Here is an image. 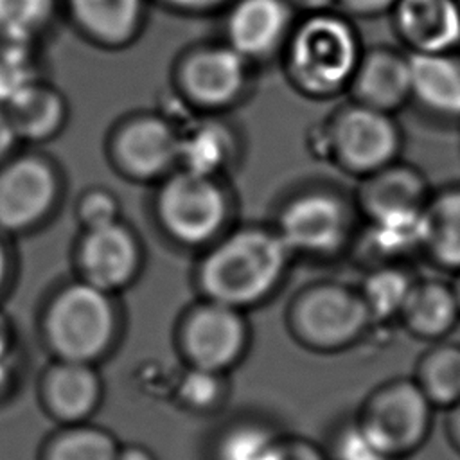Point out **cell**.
<instances>
[{
  "instance_id": "obj_9",
  "label": "cell",
  "mask_w": 460,
  "mask_h": 460,
  "mask_svg": "<svg viewBox=\"0 0 460 460\" xmlns=\"http://www.w3.org/2000/svg\"><path fill=\"white\" fill-rule=\"evenodd\" d=\"M248 341L244 311L212 300L196 307L181 331V345L192 367L219 374L244 356Z\"/></svg>"
},
{
  "instance_id": "obj_4",
  "label": "cell",
  "mask_w": 460,
  "mask_h": 460,
  "mask_svg": "<svg viewBox=\"0 0 460 460\" xmlns=\"http://www.w3.org/2000/svg\"><path fill=\"white\" fill-rule=\"evenodd\" d=\"M402 149L397 117L352 99L331 110L311 135L313 155L354 180L402 158Z\"/></svg>"
},
{
  "instance_id": "obj_20",
  "label": "cell",
  "mask_w": 460,
  "mask_h": 460,
  "mask_svg": "<svg viewBox=\"0 0 460 460\" xmlns=\"http://www.w3.org/2000/svg\"><path fill=\"white\" fill-rule=\"evenodd\" d=\"M397 323L415 340H446L460 323L453 284L437 277H417Z\"/></svg>"
},
{
  "instance_id": "obj_7",
  "label": "cell",
  "mask_w": 460,
  "mask_h": 460,
  "mask_svg": "<svg viewBox=\"0 0 460 460\" xmlns=\"http://www.w3.org/2000/svg\"><path fill=\"white\" fill-rule=\"evenodd\" d=\"M111 293L86 282L68 284L50 304L45 331L59 359L92 363L115 336L117 313Z\"/></svg>"
},
{
  "instance_id": "obj_28",
  "label": "cell",
  "mask_w": 460,
  "mask_h": 460,
  "mask_svg": "<svg viewBox=\"0 0 460 460\" xmlns=\"http://www.w3.org/2000/svg\"><path fill=\"white\" fill-rule=\"evenodd\" d=\"M113 437L99 428L72 424L56 435L45 453V460H115Z\"/></svg>"
},
{
  "instance_id": "obj_25",
  "label": "cell",
  "mask_w": 460,
  "mask_h": 460,
  "mask_svg": "<svg viewBox=\"0 0 460 460\" xmlns=\"http://www.w3.org/2000/svg\"><path fill=\"white\" fill-rule=\"evenodd\" d=\"M68 5L79 27L108 45L131 40L142 22V0H68Z\"/></svg>"
},
{
  "instance_id": "obj_2",
  "label": "cell",
  "mask_w": 460,
  "mask_h": 460,
  "mask_svg": "<svg viewBox=\"0 0 460 460\" xmlns=\"http://www.w3.org/2000/svg\"><path fill=\"white\" fill-rule=\"evenodd\" d=\"M359 225L354 192L329 178L295 185L280 199L271 223L293 259L311 264L349 259Z\"/></svg>"
},
{
  "instance_id": "obj_34",
  "label": "cell",
  "mask_w": 460,
  "mask_h": 460,
  "mask_svg": "<svg viewBox=\"0 0 460 460\" xmlns=\"http://www.w3.org/2000/svg\"><path fill=\"white\" fill-rule=\"evenodd\" d=\"M77 216L83 223L84 230L108 225L111 221L119 219V205L111 192L95 189L86 192L79 205H77Z\"/></svg>"
},
{
  "instance_id": "obj_1",
  "label": "cell",
  "mask_w": 460,
  "mask_h": 460,
  "mask_svg": "<svg viewBox=\"0 0 460 460\" xmlns=\"http://www.w3.org/2000/svg\"><path fill=\"white\" fill-rule=\"evenodd\" d=\"M293 262L271 225H246L212 246L198 279L208 300L244 311L275 296Z\"/></svg>"
},
{
  "instance_id": "obj_19",
  "label": "cell",
  "mask_w": 460,
  "mask_h": 460,
  "mask_svg": "<svg viewBox=\"0 0 460 460\" xmlns=\"http://www.w3.org/2000/svg\"><path fill=\"white\" fill-rule=\"evenodd\" d=\"M424 210L361 221L349 259L361 270L379 264H411L422 257Z\"/></svg>"
},
{
  "instance_id": "obj_35",
  "label": "cell",
  "mask_w": 460,
  "mask_h": 460,
  "mask_svg": "<svg viewBox=\"0 0 460 460\" xmlns=\"http://www.w3.org/2000/svg\"><path fill=\"white\" fill-rule=\"evenodd\" d=\"M275 460H329L325 447L298 435H280Z\"/></svg>"
},
{
  "instance_id": "obj_15",
  "label": "cell",
  "mask_w": 460,
  "mask_h": 460,
  "mask_svg": "<svg viewBox=\"0 0 460 460\" xmlns=\"http://www.w3.org/2000/svg\"><path fill=\"white\" fill-rule=\"evenodd\" d=\"M440 128H460V52L410 54V102Z\"/></svg>"
},
{
  "instance_id": "obj_31",
  "label": "cell",
  "mask_w": 460,
  "mask_h": 460,
  "mask_svg": "<svg viewBox=\"0 0 460 460\" xmlns=\"http://www.w3.org/2000/svg\"><path fill=\"white\" fill-rule=\"evenodd\" d=\"M38 83L34 61L27 50V43L7 41L0 43V104L5 106L18 93Z\"/></svg>"
},
{
  "instance_id": "obj_18",
  "label": "cell",
  "mask_w": 460,
  "mask_h": 460,
  "mask_svg": "<svg viewBox=\"0 0 460 460\" xmlns=\"http://www.w3.org/2000/svg\"><path fill=\"white\" fill-rule=\"evenodd\" d=\"M115 153L133 176H164L180 162V131L162 117H138L117 135Z\"/></svg>"
},
{
  "instance_id": "obj_36",
  "label": "cell",
  "mask_w": 460,
  "mask_h": 460,
  "mask_svg": "<svg viewBox=\"0 0 460 460\" xmlns=\"http://www.w3.org/2000/svg\"><path fill=\"white\" fill-rule=\"evenodd\" d=\"M397 2L399 0H338L336 9L352 20H367L390 14Z\"/></svg>"
},
{
  "instance_id": "obj_44",
  "label": "cell",
  "mask_w": 460,
  "mask_h": 460,
  "mask_svg": "<svg viewBox=\"0 0 460 460\" xmlns=\"http://www.w3.org/2000/svg\"><path fill=\"white\" fill-rule=\"evenodd\" d=\"M451 284H453V289H455V295H456V300H458V307H460V271L453 275Z\"/></svg>"
},
{
  "instance_id": "obj_10",
  "label": "cell",
  "mask_w": 460,
  "mask_h": 460,
  "mask_svg": "<svg viewBox=\"0 0 460 460\" xmlns=\"http://www.w3.org/2000/svg\"><path fill=\"white\" fill-rule=\"evenodd\" d=\"M296 18L288 0H237L225 23L226 45L252 65L280 58Z\"/></svg>"
},
{
  "instance_id": "obj_6",
  "label": "cell",
  "mask_w": 460,
  "mask_h": 460,
  "mask_svg": "<svg viewBox=\"0 0 460 460\" xmlns=\"http://www.w3.org/2000/svg\"><path fill=\"white\" fill-rule=\"evenodd\" d=\"M435 406L413 377L377 385L359 404L352 420L363 438L385 458L404 460L429 438Z\"/></svg>"
},
{
  "instance_id": "obj_27",
  "label": "cell",
  "mask_w": 460,
  "mask_h": 460,
  "mask_svg": "<svg viewBox=\"0 0 460 460\" xmlns=\"http://www.w3.org/2000/svg\"><path fill=\"white\" fill-rule=\"evenodd\" d=\"M435 410H447L460 401V343L440 340L417 359L411 376Z\"/></svg>"
},
{
  "instance_id": "obj_12",
  "label": "cell",
  "mask_w": 460,
  "mask_h": 460,
  "mask_svg": "<svg viewBox=\"0 0 460 460\" xmlns=\"http://www.w3.org/2000/svg\"><path fill=\"white\" fill-rule=\"evenodd\" d=\"M250 75L252 63L226 43L192 52L180 70L183 93L203 108L237 102L250 86Z\"/></svg>"
},
{
  "instance_id": "obj_3",
  "label": "cell",
  "mask_w": 460,
  "mask_h": 460,
  "mask_svg": "<svg viewBox=\"0 0 460 460\" xmlns=\"http://www.w3.org/2000/svg\"><path fill=\"white\" fill-rule=\"evenodd\" d=\"M363 49L356 20L329 9L298 14L279 59L298 95L323 102L347 95Z\"/></svg>"
},
{
  "instance_id": "obj_13",
  "label": "cell",
  "mask_w": 460,
  "mask_h": 460,
  "mask_svg": "<svg viewBox=\"0 0 460 460\" xmlns=\"http://www.w3.org/2000/svg\"><path fill=\"white\" fill-rule=\"evenodd\" d=\"M431 190L428 176L402 158L356 180L352 189L361 221L419 214Z\"/></svg>"
},
{
  "instance_id": "obj_45",
  "label": "cell",
  "mask_w": 460,
  "mask_h": 460,
  "mask_svg": "<svg viewBox=\"0 0 460 460\" xmlns=\"http://www.w3.org/2000/svg\"><path fill=\"white\" fill-rule=\"evenodd\" d=\"M0 43H2V38H0Z\"/></svg>"
},
{
  "instance_id": "obj_43",
  "label": "cell",
  "mask_w": 460,
  "mask_h": 460,
  "mask_svg": "<svg viewBox=\"0 0 460 460\" xmlns=\"http://www.w3.org/2000/svg\"><path fill=\"white\" fill-rule=\"evenodd\" d=\"M7 367V345L5 341L0 338V376L4 374V368Z\"/></svg>"
},
{
  "instance_id": "obj_5",
  "label": "cell",
  "mask_w": 460,
  "mask_h": 460,
  "mask_svg": "<svg viewBox=\"0 0 460 460\" xmlns=\"http://www.w3.org/2000/svg\"><path fill=\"white\" fill-rule=\"evenodd\" d=\"M291 338L314 354H338L359 345L374 329L356 284L323 277L304 284L286 309Z\"/></svg>"
},
{
  "instance_id": "obj_41",
  "label": "cell",
  "mask_w": 460,
  "mask_h": 460,
  "mask_svg": "<svg viewBox=\"0 0 460 460\" xmlns=\"http://www.w3.org/2000/svg\"><path fill=\"white\" fill-rule=\"evenodd\" d=\"M115 460H155L153 455L149 451H146L144 447H138V446H131V447H126L122 451H117V456Z\"/></svg>"
},
{
  "instance_id": "obj_23",
  "label": "cell",
  "mask_w": 460,
  "mask_h": 460,
  "mask_svg": "<svg viewBox=\"0 0 460 460\" xmlns=\"http://www.w3.org/2000/svg\"><path fill=\"white\" fill-rule=\"evenodd\" d=\"M237 153L234 131L219 120H201L180 133V169L216 178L234 164Z\"/></svg>"
},
{
  "instance_id": "obj_22",
  "label": "cell",
  "mask_w": 460,
  "mask_h": 460,
  "mask_svg": "<svg viewBox=\"0 0 460 460\" xmlns=\"http://www.w3.org/2000/svg\"><path fill=\"white\" fill-rule=\"evenodd\" d=\"M422 259L446 273L460 271V181L431 190L424 208Z\"/></svg>"
},
{
  "instance_id": "obj_38",
  "label": "cell",
  "mask_w": 460,
  "mask_h": 460,
  "mask_svg": "<svg viewBox=\"0 0 460 460\" xmlns=\"http://www.w3.org/2000/svg\"><path fill=\"white\" fill-rule=\"evenodd\" d=\"M16 140H18V135H16L5 110L0 108V162H4L7 158V155L13 151Z\"/></svg>"
},
{
  "instance_id": "obj_26",
  "label": "cell",
  "mask_w": 460,
  "mask_h": 460,
  "mask_svg": "<svg viewBox=\"0 0 460 460\" xmlns=\"http://www.w3.org/2000/svg\"><path fill=\"white\" fill-rule=\"evenodd\" d=\"M18 138L43 140L52 137L63 124L66 108L63 97L40 81L18 93L4 106Z\"/></svg>"
},
{
  "instance_id": "obj_16",
  "label": "cell",
  "mask_w": 460,
  "mask_h": 460,
  "mask_svg": "<svg viewBox=\"0 0 460 460\" xmlns=\"http://www.w3.org/2000/svg\"><path fill=\"white\" fill-rule=\"evenodd\" d=\"M349 99L397 115L410 102V54L401 47H365L347 90Z\"/></svg>"
},
{
  "instance_id": "obj_30",
  "label": "cell",
  "mask_w": 460,
  "mask_h": 460,
  "mask_svg": "<svg viewBox=\"0 0 460 460\" xmlns=\"http://www.w3.org/2000/svg\"><path fill=\"white\" fill-rule=\"evenodd\" d=\"M52 0H0V38L27 43L50 18Z\"/></svg>"
},
{
  "instance_id": "obj_33",
  "label": "cell",
  "mask_w": 460,
  "mask_h": 460,
  "mask_svg": "<svg viewBox=\"0 0 460 460\" xmlns=\"http://www.w3.org/2000/svg\"><path fill=\"white\" fill-rule=\"evenodd\" d=\"M325 453L329 460H388L363 438L352 419L336 428Z\"/></svg>"
},
{
  "instance_id": "obj_11",
  "label": "cell",
  "mask_w": 460,
  "mask_h": 460,
  "mask_svg": "<svg viewBox=\"0 0 460 460\" xmlns=\"http://www.w3.org/2000/svg\"><path fill=\"white\" fill-rule=\"evenodd\" d=\"M58 198V176L49 162L22 156L0 169V228L23 230L41 221Z\"/></svg>"
},
{
  "instance_id": "obj_8",
  "label": "cell",
  "mask_w": 460,
  "mask_h": 460,
  "mask_svg": "<svg viewBox=\"0 0 460 460\" xmlns=\"http://www.w3.org/2000/svg\"><path fill=\"white\" fill-rule=\"evenodd\" d=\"M156 212L169 235L185 244H201L221 234L230 201L217 178L180 169L164 181Z\"/></svg>"
},
{
  "instance_id": "obj_29",
  "label": "cell",
  "mask_w": 460,
  "mask_h": 460,
  "mask_svg": "<svg viewBox=\"0 0 460 460\" xmlns=\"http://www.w3.org/2000/svg\"><path fill=\"white\" fill-rule=\"evenodd\" d=\"M280 435L264 424H239L217 444V460H275Z\"/></svg>"
},
{
  "instance_id": "obj_14",
  "label": "cell",
  "mask_w": 460,
  "mask_h": 460,
  "mask_svg": "<svg viewBox=\"0 0 460 460\" xmlns=\"http://www.w3.org/2000/svg\"><path fill=\"white\" fill-rule=\"evenodd\" d=\"M388 16L408 54L460 52V0H399Z\"/></svg>"
},
{
  "instance_id": "obj_17",
  "label": "cell",
  "mask_w": 460,
  "mask_h": 460,
  "mask_svg": "<svg viewBox=\"0 0 460 460\" xmlns=\"http://www.w3.org/2000/svg\"><path fill=\"white\" fill-rule=\"evenodd\" d=\"M79 266L83 280L111 293L137 275L140 266L138 241L119 219L90 228L79 244Z\"/></svg>"
},
{
  "instance_id": "obj_42",
  "label": "cell",
  "mask_w": 460,
  "mask_h": 460,
  "mask_svg": "<svg viewBox=\"0 0 460 460\" xmlns=\"http://www.w3.org/2000/svg\"><path fill=\"white\" fill-rule=\"evenodd\" d=\"M9 273V255H7V248L4 244V241L0 239V289L5 284Z\"/></svg>"
},
{
  "instance_id": "obj_40",
  "label": "cell",
  "mask_w": 460,
  "mask_h": 460,
  "mask_svg": "<svg viewBox=\"0 0 460 460\" xmlns=\"http://www.w3.org/2000/svg\"><path fill=\"white\" fill-rule=\"evenodd\" d=\"M162 2L183 11H207L225 4L226 0H162Z\"/></svg>"
},
{
  "instance_id": "obj_21",
  "label": "cell",
  "mask_w": 460,
  "mask_h": 460,
  "mask_svg": "<svg viewBox=\"0 0 460 460\" xmlns=\"http://www.w3.org/2000/svg\"><path fill=\"white\" fill-rule=\"evenodd\" d=\"M43 397L58 420L79 424L99 404L101 379L92 363L59 359L45 376Z\"/></svg>"
},
{
  "instance_id": "obj_37",
  "label": "cell",
  "mask_w": 460,
  "mask_h": 460,
  "mask_svg": "<svg viewBox=\"0 0 460 460\" xmlns=\"http://www.w3.org/2000/svg\"><path fill=\"white\" fill-rule=\"evenodd\" d=\"M444 411H446L444 429H446L447 442L460 455V401Z\"/></svg>"
},
{
  "instance_id": "obj_39",
  "label": "cell",
  "mask_w": 460,
  "mask_h": 460,
  "mask_svg": "<svg viewBox=\"0 0 460 460\" xmlns=\"http://www.w3.org/2000/svg\"><path fill=\"white\" fill-rule=\"evenodd\" d=\"M289 5L296 11V14H309L336 9L338 0H288Z\"/></svg>"
},
{
  "instance_id": "obj_24",
  "label": "cell",
  "mask_w": 460,
  "mask_h": 460,
  "mask_svg": "<svg viewBox=\"0 0 460 460\" xmlns=\"http://www.w3.org/2000/svg\"><path fill=\"white\" fill-rule=\"evenodd\" d=\"M417 277L411 264H379L363 270L356 286L374 327L399 320Z\"/></svg>"
},
{
  "instance_id": "obj_32",
  "label": "cell",
  "mask_w": 460,
  "mask_h": 460,
  "mask_svg": "<svg viewBox=\"0 0 460 460\" xmlns=\"http://www.w3.org/2000/svg\"><path fill=\"white\" fill-rule=\"evenodd\" d=\"M223 394L221 374L192 367L180 383V399L194 410L214 406Z\"/></svg>"
}]
</instances>
